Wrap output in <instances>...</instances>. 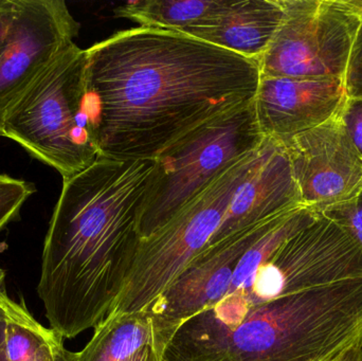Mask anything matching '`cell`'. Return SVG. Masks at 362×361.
<instances>
[{
  "label": "cell",
  "instance_id": "obj_1",
  "mask_svg": "<svg viewBox=\"0 0 362 361\" xmlns=\"http://www.w3.org/2000/svg\"><path fill=\"white\" fill-rule=\"evenodd\" d=\"M83 110L100 158L155 160L196 127L248 105L259 63L182 32L137 27L87 49Z\"/></svg>",
  "mask_w": 362,
  "mask_h": 361
},
{
  "label": "cell",
  "instance_id": "obj_2",
  "mask_svg": "<svg viewBox=\"0 0 362 361\" xmlns=\"http://www.w3.org/2000/svg\"><path fill=\"white\" fill-rule=\"evenodd\" d=\"M154 160L98 158L64 179L45 237L37 294L51 330L72 339L114 309L141 239Z\"/></svg>",
  "mask_w": 362,
  "mask_h": 361
},
{
  "label": "cell",
  "instance_id": "obj_3",
  "mask_svg": "<svg viewBox=\"0 0 362 361\" xmlns=\"http://www.w3.org/2000/svg\"><path fill=\"white\" fill-rule=\"evenodd\" d=\"M255 100L196 127L155 159L138 214L141 241L158 232L209 184L261 148Z\"/></svg>",
  "mask_w": 362,
  "mask_h": 361
},
{
  "label": "cell",
  "instance_id": "obj_4",
  "mask_svg": "<svg viewBox=\"0 0 362 361\" xmlns=\"http://www.w3.org/2000/svg\"><path fill=\"white\" fill-rule=\"evenodd\" d=\"M86 61V50L72 44L15 102L1 124V137L57 170L63 180L100 158L83 110Z\"/></svg>",
  "mask_w": 362,
  "mask_h": 361
},
{
  "label": "cell",
  "instance_id": "obj_5",
  "mask_svg": "<svg viewBox=\"0 0 362 361\" xmlns=\"http://www.w3.org/2000/svg\"><path fill=\"white\" fill-rule=\"evenodd\" d=\"M261 148L221 174L169 224L141 241L129 279L110 316L146 312L208 246L236 190L257 163Z\"/></svg>",
  "mask_w": 362,
  "mask_h": 361
},
{
  "label": "cell",
  "instance_id": "obj_6",
  "mask_svg": "<svg viewBox=\"0 0 362 361\" xmlns=\"http://www.w3.org/2000/svg\"><path fill=\"white\" fill-rule=\"evenodd\" d=\"M354 278H362V248L337 223L320 213L287 239L242 288L200 314L209 321L228 326L249 307Z\"/></svg>",
  "mask_w": 362,
  "mask_h": 361
},
{
  "label": "cell",
  "instance_id": "obj_7",
  "mask_svg": "<svg viewBox=\"0 0 362 361\" xmlns=\"http://www.w3.org/2000/svg\"><path fill=\"white\" fill-rule=\"evenodd\" d=\"M284 15L259 59V76L342 78L362 10L353 0H280Z\"/></svg>",
  "mask_w": 362,
  "mask_h": 361
},
{
  "label": "cell",
  "instance_id": "obj_8",
  "mask_svg": "<svg viewBox=\"0 0 362 361\" xmlns=\"http://www.w3.org/2000/svg\"><path fill=\"white\" fill-rule=\"evenodd\" d=\"M78 31L80 23L63 0H15L0 53V137L8 110L74 44Z\"/></svg>",
  "mask_w": 362,
  "mask_h": 361
},
{
  "label": "cell",
  "instance_id": "obj_9",
  "mask_svg": "<svg viewBox=\"0 0 362 361\" xmlns=\"http://www.w3.org/2000/svg\"><path fill=\"white\" fill-rule=\"evenodd\" d=\"M283 213L202 250L152 303L146 313L154 324L159 351L180 324L212 309L227 296L240 259Z\"/></svg>",
  "mask_w": 362,
  "mask_h": 361
},
{
  "label": "cell",
  "instance_id": "obj_10",
  "mask_svg": "<svg viewBox=\"0 0 362 361\" xmlns=\"http://www.w3.org/2000/svg\"><path fill=\"white\" fill-rule=\"evenodd\" d=\"M302 203L321 213L362 188V158L339 117L282 142Z\"/></svg>",
  "mask_w": 362,
  "mask_h": 361
},
{
  "label": "cell",
  "instance_id": "obj_11",
  "mask_svg": "<svg viewBox=\"0 0 362 361\" xmlns=\"http://www.w3.org/2000/svg\"><path fill=\"white\" fill-rule=\"evenodd\" d=\"M346 99L342 78L259 76L255 114L264 137L283 142L337 116Z\"/></svg>",
  "mask_w": 362,
  "mask_h": 361
},
{
  "label": "cell",
  "instance_id": "obj_12",
  "mask_svg": "<svg viewBox=\"0 0 362 361\" xmlns=\"http://www.w3.org/2000/svg\"><path fill=\"white\" fill-rule=\"evenodd\" d=\"M300 206L304 205L284 146L265 138L257 163L238 187L221 227L206 248Z\"/></svg>",
  "mask_w": 362,
  "mask_h": 361
},
{
  "label": "cell",
  "instance_id": "obj_13",
  "mask_svg": "<svg viewBox=\"0 0 362 361\" xmlns=\"http://www.w3.org/2000/svg\"><path fill=\"white\" fill-rule=\"evenodd\" d=\"M283 15L280 0H238L214 25L183 33L259 61Z\"/></svg>",
  "mask_w": 362,
  "mask_h": 361
},
{
  "label": "cell",
  "instance_id": "obj_14",
  "mask_svg": "<svg viewBox=\"0 0 362 361\" xmlns=\"http://www.w3.org/2000/svg\"><path fill=\"white\" fill-rule=\"evenodd\" d=\"M234 0H137L118 6L117 16L140 27L185 32L216 23Z\"/></svg>",
  "mask_w": 362,
  "mask_h": 361
},
{
  "label": "cell",
  "instance_id": "obj_15",
  "mask_svg": "<svg viewBox=\"0 0 362 361\" xmlns=\"http://www.w3.org/2000/svg\"><path fill=\"white\" fill-rule=\"evenodd\" d=\"M150 345H156V333L148 313L110 316L93 329L74 361H124Z\"/></svg>",
  "mask_w": 362,
  "mask_h": 361
},
{
  "label": "cell",
  "instance_id": "obj_16",
  "mask_svg": "<svg viewBox=\"0 0 362 361\" xmlns=\"http://www.w3.org/2000/svg\"><path fill=\"white\" fill-rule=\"evenodd\" d=\"M35 191L31 182L0 174V231L18 218L23 203Z\"/></svg>",
  "mask_w": 362,
  "mask_h": 361
},
{
  "label": "cell",
  "instance_id": "obj_17",
  "mask_svg": "<svg viewBox=\"0 0 362 361\" xmlns=\"http://www.w3.org/2000/svg\"><path fill=\"white\" fill-rule=\"evenodd\" d=\"M321 214L337 223L362 248V188L356 196L332 206Z\"/></svg>",
  "mask_w": 362,
  "mask_h": 361
},
{
  "label": "cell",
  "instance_id": "obj_18",
  "mask_svg": "<svg viewBox=\"0 0 362 361\" xmlns=\"http://www.w3.org/2000/svg\"><path fill=\"white\" fill-rule=\"evenodd\" d=\"M344 84L346 97L362 99V20L353 42Z\"/></svg>",
  "mask_w": 362,
  "mask_h": 361
},
{
  "label": "cell",
  "instance_id": "obj_19",
  "mask_svg": "<svg viewBox=\"0 0 362 361\" xmlns=\"http://www.w3.org/2000/svg\"><path fill=\"white\" fill-rule=\"evenodd\" d=\"M338 117L362 158V99L346 97Z\"/></svg>",
  "mask_w": 362,
  "mask_h": 361
},
{
  "label": "cell",
  "instance_id": "obj_20",
  "mask_svg": "<svg viewBox=\"0 0 362 361\" xmlns=\"http://www.w3.org/2000/svg\"><path fill=\"white\" fill-rule=\"evenodd\" d=\"M4 279H6V273L0 268V312L11 321L21 326H27V328H38L42 326L34 319L33 316L29 313L23 303L18 304L8 296Z\"/></svg>",
  "mask_w": 362,
  "mask_h": 361
},
{
  "label": "cell",
  "instance_id": "obj_21",
  "mask_svg": "<svg viewBox=\"0 0 362 361\" xmlns=\"http://www.w3.org/2000/svg\"><path fill=\"white\" fill-rule=\"evenodd\" d=\"M15 13V0H0V53Z\"/></svg>",
  "mask_w": 362,
  "mask_h": 361
},
{
  "label": "cell",
  "instance_id": "obj_22",
  "mask_svg": "<svg viewBox=\"0 0 362 361\" xmlns=\"http://www.w3.org/2000/svg\"><path fill=\"white\" fill-rule=\"evenodd\" d=\"M325 361H362V341Z\"/></svg>",
  "mask_w": 362,
  "mask_h": 361
},
{
  "label": "cell",
  "instance_id": "obj_23",
  "mask_svg": "<svg viewBox=\"0 0 362 361\" xmlns=\"http://www.w3.org/2000/svg\"><path fill=\"white\" fill-rule=\"evenodd\" d=\"M124 361H161L160 351L156 345H146Z\"/></svg>",
  "mask_w": 362,
  "mask_h": 361
},
{
  "label": "cell",
  "instance_id": "obj_24",
  "mask_svg": "<svg viewBox=\"0 0 362 361\" xmlns=\"http://www.w3.org/2000/svg\"><path fill=\"white\" fill-rule=\"evenodd\" d=\"M8 318L0 312V361H11L6 351V328Z\"/></svg>",
  "mask_w": 362,
  "mask_h": 361
}]
</instances>
